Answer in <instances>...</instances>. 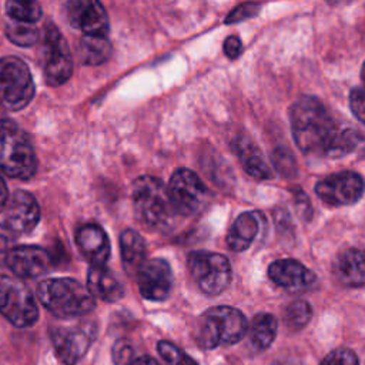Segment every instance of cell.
I'll return each mask as SVG.
<instances>
[{
  "label": "cell",
  "mask_w": 365,
  "mask_h": 365,
  "mask_svg": "<svg viewBox=\"0 0 365 365\" xmlns=\"http://www.w3.org/2000/svg\"><path fill=\"white\" fill-rule=\"evenodd\" d=\"M289 120L294 141L302 153L334 158L344 128L338 127L322 101L312 96L299 97L289 110Z\"/></svg>",
  "instance_id": "obj_1"
},
{
  "label": "cell",
  "mask_w": 365,
  "mask_h": 365,
  "mask_svg": "<svg viewBox=\"0 0 365 365\" xmlns=\"http://www.w3.org/2000/svg\"><path fill=\"white\" fill-rule=\"evenodd\" d=\"M248 329L241 311L220 305L202 312L194 325V339L202 349H214L220 345H232L244 338Z\"/></svg>",
  "instance_id": "obj_2"
},
{
  "label": "cell",
  "mask_w": 365,
  "mask_h": 365,
  "mask_svg": "<svg viewBox=\"0 0 365 365\" xmlns=\"http://www.w3.org/2000/svg\"><path fill=\"white\" fill-rule=\"evenodd\" d=\"M37 297L53 315L68 319L91 312L96 299L78 281L73 278H48L38 284Z\"/></svg>",
  "instance_id": "obj_3"
},
{
  "label": "cell",
  "mask_w": 365,
  "mask_h": 365,
  "mask_svg": "<svg viewBox=\"0 0 365 365\" xmlns=\"http://www.w3.org/2000/svg\"><path fill=\"white\" fill-rule=\"evenodd\" d=\"M131 201L138 221L148 228L167 230L171 227L177 212L161 180L151 175L138 177L131 187Z\"/></svg>",
  "instance_id": "obj_4"
},
{
  "label": "cell",
  "mask_w": 365,
  "mask_h": 365,
  "mask_svg": "<svg viewBox=\"0 0 365 365\" xmlns=\"http://www.w3.org/2000/svg\"><path fill=\"white\" fill-rule=\"evenodd\" d=\"M0 170L19 180H29L37 170V158L26 133L11 120H0Z\"/></svg>",
  "instance_id": "obj_5"
},
{
  "label": "cell",
  "mask_w": 365,
  "mask_h": 365,
  "mask_svg": "<svg viewBox=\"0 0 365 365\" xmlns=\"http://www.w3.org/2000/svg\"><path fill=\"white\" fill-rule=\"evenodd\" d=\"M34 96V83L27 64L14 56L0 58V107L17 111Z\"/></svg>",
  "instance_id": "obj_6"
},
{
  "label": "cell",
  "mask_w": 365,
  "mask_h": 365,
  "mask_svg": "<svg viewBox=\"0 0 365 365\" xmlns=\"http://www.w3.org/2000/svg\"><path fill=\"white\" fill-rule=\"evenodd\" d=\"M0 314L17 328L31 327L37 321V302L21 279L0 275Z\"/></svg>",
  "instance_id": "obj_7"
},
{
  "label": "cell",
  "mask_w": 365,
  "mask_h": 365,
  "mask_svg": "<svg viewBox=\"0 0 365 365\" xmlns=\"http://www.w3.org/2000/svg\"><path fill=\"white\" fill-rule=\"evenodd\" d=\"M97 335L93 321H77L50 328L54 354L64 365H76L88 351Z\"/></svg>",
  "instance_id": "obj_8"
},
{
  "label": "cell",
  "mask_w": 365,
  "mask_h": 365,
  "mask_svg": "<svg viewBox=\"0 0 365 365\" xmlns=\"http://www.w3.org/2000/svg\"><path fill=\"white\" fill-rule=\"evenodd\" d=\"M187 262L192 279L207 295L221 294L231 282V265L222 254L192 251Z\"/></svg>",
  "instance_id": "obj_9"
},
{
  "label": "cell",
  "mask_w": 365,
  "mask_h": 365,
  "mask_svg": "<svg viewBox=\"0 0 365 365\" xmlns=\"http://www.w3.org/2000/svg\"><path fill=\"white\" fill-rule=\"evenodd\" d=\"M41 64L48 86H61L71 77L73 58L68 44L53 23H47L43 30Z\"/></svg>",
  "instance_id": "obj_10"
},
{
  "label": "cell",
  "mask_w": 365,
  "mask_h": 365,
  "mask_svg": "<svg viewBox=\"0 0 365 365\" xmlns=\"http://www.w3.org/2000/svg\"><path fill=\"white\" fill-rule=\"evenodd\" d=\"M167 191L175 212L182 217H191L200 212L208 198L207 187L200 177L188 168L174 171Z\"/></svg>",
  "instance_id": "obj_11"
},
{
  "label": "cell",
  "mask_w": 365,
  "mask_h": 365,
  "mask_svg": "<svg viewBox=\"0 0 365 365\" xmlns=\"http://www.w3.org/2000/svg\"><path fill=\"white\" fill-rule=\"evenodd\" d=\"M365 181L355 171H339L327 175L315 185L319 200L329 207L352 205L364 194Z\"/></svg>",
  "instance_id": "obj_12"
},
{
  "label": "cell",
  "mask_w": 365,
  "mask_h": 365,
  "mask_svg": "<svg viewBox=\"0 0 365 365\" xmlns=\"http://www.w3.org/2000/svg\"><path fill=\"white\" fill-rule=\"evenodd\" d=\"M138 291L148 301H164L173 288V271L163 258L145 261L135 272Z\"/></svg>",
  "instance_id": "obj_13"
},
{
  "label": "cell",
  "mask_w": 365,
  "mask_h": 365,
  "mask_svg": "<svg viewBox=\"0 0 365 365\" xmlns=\"http://www.w3.org/2000/svg\"><path fill=\"white\" fill-rule=\"evenodd\" d=\"M66 16L70 24L86 36L107 37L110 31L108 16L100 1L73 0L66 4Z\"/></svg>",
  "instance_id": "obj_14"
},
{
  "label": "cell",
  "mask_w": 365,
  "mask_h": 365,
  "mask_svg": "<svg viewBox=\"0 0 365 365\" xmlns=\"http://www.w3.org/2000/svg\"><path fill=\"white\" fill-rule=\"evenodd\" d=\"M271 281L291 294H301L317 285L315 274L297 259H277L268 267Z\"/></svg>",
  "instance_id": "obj_15"
},
{
  "label": "cell",
  "mask_w": 365,
  "mask_h": 365,
  "mask_svg": "<svg viewBox=\"0 0 365 365\" xmlns=\"http://www.w3.org/2000/svg\"><path fill=\"white\" fill-rule=\"evenodd\" d=\"M6 227L19 234H29L40 221V207L36 198L24 191H14L6 204Z\"/></svg>",
  "instance_id": "obj_16"
},
{
  "label": "cell",
  "mask_w": 365,
  "mask_h": 365,
  "mask_svg": "<svg viewBox=\"0 0 365 365\" xmlns=\"http://www.w3.org/2000/svg\"><path fill=\"white\" fill-rule=\"evenodd\" d=\"M6 265L20 278H37L48 271L51 258L48 252L40 247L19 245L7 255Z\"/></svg>",
  "instance_id": "obj_17"
},
{
  "label": "cell",
  "mask_w": 365,
  "mask_h": 365,
  "mask_svg": "<svg viewBox=\"0 0 365 365\" xmlns=\"http://www.w3.org/2000/svg\"><path fill=\"white\" fill-rule=\"evenodd\" d=\"M76 244L91 265L104 267L110 257V241L106 231L96 224H86L76 231Z\"/></svg>",
  "instance_id": "obj_18"
},
{
  "label": "cell",
  "mask_w": 365,
  "mask_h": 365,
  "mask_svg": "<svg viewBox=\"0 0 365 365\" xmlns=\"http://www.w3.org/2000/svg\"><path fill=\"white\" fill-rule=\"evenodd\" d=\"M332 272L345 287L365 285V251L359 248L342 251L334 261Z\"/></svg>",
  "instance_id": "obj_19"
},
{
  "label": "cell",
  "mask_w": 365,
  "mask_h": 365,
  "mask_svg": "<svg viewBox=\"0 0 365 365\" xmlns=\"http://www.w3.org/2000/svg\"><path fill=\"white\" fill-rule=\"evenodd\" d=\"M232 147L247 174L257 180L272 178V170L269 168L262 153L251 138L245 135L237 137L232 143Z\"/></svg>",
  "instance_id": "obj_20"
},
{
  "label": "cell",
  "mask_w": 365,
  "mask_h": 365,
  "mask_svg": "<svg viewBox=\"0 0 365 365\" xmlns=\"http://www.w3.org/2000/svg\"><path fill=\"white\" fill-rule=\"evenodd\" d=\"M261 222H262V217L259 212L248 211V212L240 214L232 222L227 234L228 247L235 252L245 251L251 245V242L255 240L259 231Z\"/></svg>",
  "instance_id": "obj_21"
},
{
  "label": "cell",
  "mask_w": 365,
  "mask_h": 365,
  "mask_svg": "<svg viewBox=\"0 0 365 365\" xmlns=\"http://www.w3.org/2000/svg\"><path fill=\"white\" fill-rule=\"evenodd\" d=\"M87 288L93 297H97L106 302H115L124 294L121 284L106 267L91 265L88 268Z\"/></svg>",
  "instance_id": "obj_22"
},
{
  "label": "cell",
  "mask_w": 365,
  "mask_h": 365,
  "mask_svg": "<svg viewBox=\"0 0 365 365\" xmlns=\"http://www.w3.org/2000/svg\"><path fill=\"white\" fill-rule=\"evenodd\" d=\"M113 53L111 43L103 36H86L83 34L77 46V57L80 63L87 66H98L106 63Z\"/></svg>",
  "instance_id": "obj_23"
},
{
  "label": "cell",
  "mask_w": 365,
  "mask_h": 365,
  "mask_svg": "<svg viewBox=\"0 0 365 365\" xmlns=\"http://www.w3.org/2000/svg\"><path fill=\"white\" fill-rule=\"evenodd\" d=\"M120 248L125 268L137 272L145 262V242L143 237L137 231L127 228L120 234Z\"/></svg>",
  "instance_id": "obj_24"
},
{
  "label": "cell",
  "mask_w": 365,
  "mask_h": 365,
  "mask_svg": "<svg viewBox=\"0 0 365 365\" xmlns=\"http://www.w3.org/2000/svg\"><path fill=\"white\" fill-rule=\"evenodd\" d=\"M250 342L257 351L267 349L277 335V319L268 312L257 314L248 329Z\"/></svg>",
  "instance_id": "obj_25"
},
{
  "label": "cell",
  "mask_w": 365,
  "mask_h": 365,
  "mask_svg": "<svg viewBox=\"0 0 365 365\" xmlns=\"http://www.w3.org/2000/svg\"><path fill=\"white\" fill-rule=\"evenodd\" d=\"M6 13L11 20L21 23H36L41 17V6L37 1H6Z\"/></svg>",
  "instance_id": "obj_26"
},
{
  "label": "cell",
  "mask_w": 365,
  "mask_h": 365,
  "mask_svg": "<svg viewBox=\"0 0 365 365\" xmlns=\"http://www.w3.org/2000/svg\"><path fill=\"white\" fill-rule=\"evenodd\" d=\"M6 36L10 41L20 47H30L38 40V30L34 24L9 20L6 24Z\"/></svg>",
  "instance_id": "obj_27"
},
{
  "label": "cell",
  "mask_w": 365,
  "mask_h": 365,
  "mask_svg": "<svg viewBox=\"0 0 365 365\" xmlns=\"http://www.w3.org/2000/svg\"><path fill=\"white\" fill-rule=\"evenodd\" d=\"M312 317V308L311 305L304 301V299H297L292 301L284 312V321L285 325L291 329V331H299L302 329Z\"/></svg>",
  "instance_id": "obj_28"
},
{
  "label": "cell",
  "mask_w": 365,
  "mask_h": 365,
  "mask_svg": "<svg viewBox=\"0 0 365 365\" xmlns=\"http://www.w3.org/2000/svg\"><path fill=\"white\" fill-rule=\"evenodd\" d=\"M157 351L167 365H198L180 346L170 341H160L157 344Z\"/></svg>",
  "instance_id": "obj_29"
},
{
  "label": "cell",
  "mask_w": 365,
  "mask_h": 365,
  "mask_svg": "<svg viewBox=\"0 0 365 365\" xmlns=\"http://www.w3.org/2000/svg\"><path fill=\"white\" fill-rule=\"evenodd\" d=\"M114 365H133L137 359V354L128 339H117L111 351Z\"/></svg>",
  "instance_id": "obj_30"
},
{
  "label": "cell",
  "mask_w": 365,
  "mask_h": 365,
  "mask_svg": "<svg viewBox=\"0 0 365 365\" xmlns=\"http://www.w3.org/2000/svg\"><path fill=\"white\" fill-rule=\"evenodd\" d=\"M319 365H359L358 356L348 348H336L329 352Z\"/></svg>",
  "instance_id": "obj_31"
},
{
  "label": "cell",
  "mask_w": 365,
  "mask_h": 365,
  "mask_svg": "<svg viewBox=\"0 0 365 365\" xmlns=\"http://www.w3.org/2000/svg\"><path fill=\"white\" fill-rule=\"evenodd\" d=\"M272 163L275 165V168L287 177H291L295 174V161L291 155V153L282 147L277 148L272 153Z\"/></svg>",
  "instance_id": "obj_32"
},
{
  "label": "cell",
  "mask_w": 365,
  "mask_h": 365,
  "mask_svg": "<svg viewBox=\"0 0 365 365\" xmlns=\"http://www.w3.org/2000/svg\"><path fill=\"white\" fill-rule=\"evenodd\" d=\"M259 9H261V3H244V4H240L238 7L231 10V13L225 17V23L227 24H232V23L242 21L245 19H250V17L255 16L259 11Z\"/></svg>",
  "instance_id": "obj_33"
},
{
  "label": "cell",
  "mask_w": 365,
  "mask_h": 365,
  "mask_svg": "<svg viewBox=\"0 0 365 365\" xmlns=\"http://www.w3.org/2000/svg\"><path fill=\"white\" fill-rule=\"evenodd\" d=\"M14 238L16 234L11 232L6 224H0V267L6 265V259L7 255L10 254V251L14 248Z\"/></svg>",
  "instance_id": "obj_34"
},
{
  "label": "cell",
  "mask_w": 365,
  "mask_h": 365,
  "mask_svg": "<svg viewBox=\"0 0 365 365\" xmlns=\"http://www.w3.org/2000/svg\"><path fill=\"white\" fill-rule=\"evenodd\" d=\"M349 106L355 117L365 124V90L354 88L349 94Z\"/></svg>",
  "instance_id": "obj_35"
},
{
  "label": "cell",
  "mask_w": 365,
  "mask_h": 365,
  "mask_svg": "<svg viewBox=\"0 0 365 365\" xmlns=\"http://www.w3.org/2000/svg\"><path fill=\"white\" fill-rule=\"evenodd\" d=\"M242 51L241 40L237 36H230L224 41V53L228 58H237Z\"/></svg>",
  "instance_id": "obj_36"
},
{
  "label": "cell",
  "mask_w": 365,
  "mask_h": 365,
  "mask_svg": "<svg viewBox=\"0 0 365 365\" xmlns=\"http://www.w3.org/2000/svg\"><path fill=\"white\" fill-rule=\"evenodd\" d=\"M9 201V194H7V187L3 181V178L0 177V211H3L6 208V204Z\"/></svg>",
  "instance_id": "obj_37"
},
{
  "label": "cell",
  "mask_w": 365,
  "mask_h": 365,
  "mask_svg": "<svg viewBox=\"0 0 365 365\" xmlns=\"http://www.w3.org/2000/svg\"><path fill=\"white\" fill-rule=\"evenodd\" d=\"M133 365H160V364L154 358H151L148 355H138Z\"/></svg>",
  "instance_id": "obj_38"
},
{
  "label": "cell",
  "mask_w": 365,
  "mask_h": 365,
  "mask_svg": "<svg viewBox=\"0 0 365 365\" xmlns=\"http://www.w3.org/2000/svg\"><path fill=\"white\" fill-rule=\"evenodd\" d=\"M361 76H362V81H364V86H365V63H364V67H362V73H361Z\"/></svg>",
  "instance_id": "obj_39"
}]
</instances>
